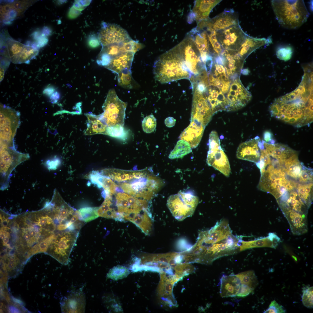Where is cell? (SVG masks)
<instances>
[{
  "label": "cell",
  "mask_w": 313,
  "mask_h": 313,
  "mask_svg": "<svg viewBox=\"0 0 313 313\" xmlns=\"http://www.w3.org/2000/svg\"><path fill=\"white\" fill-rule=\"evenodd\" d=\"M248 35L239 24L216 31L217 40L223 50L238 51Z\"/></svg>",
  "instance_id": "cell-13"
},
{
  "label": "cell",
  "mask_w": 313,
  "mask_h": 313,
  "mask_svg": "<svg viewBox=\"0 0 313 313\" xmlns=\"http://www.w3.org/2000/svg\"><path fill=\"white\" fill-rule=\"evenodd\" d=\"M129 273L130 271L127 267L117 265L109 270L107 274V277L108 279L117 281L126 277Z\"/></svg>",
  "instance_id": "cell-37"
},
{
  "label": "cell",
  "mask_w": 313,
  "mask_h": 313,
  "mask_svg": "<svg viewBox=\"0 0 313 313\" xmlns=\"http://www.w3.org/2000/svg\"><path fill=\"white\" fill-rule=\"evenodd\" d=\"M195 14L192 11L189 14L188 16V22L189 23H191L194 20H195Z\"/></svg>",
  "instance_id": "cell-59"
},
{
  "label": "cell",
  "mask_w": 313,
  "mask_h": 313,
  "mask_svg": "<svg viewBox=\"0 0 313 313\" xmlns=\"http://www.w3.org/2000/svg\"><path fill=\"white\" fill-rule=\"evenodd\" d=\"M20 113L9 106L0 105L1 143L14 144L13 139L20 124Z\"/></svg>",
  "instance_id": "cell-9"
},
{
  "label": "cell",
  "mask_w": 313,
  "mask_h": 313,
  "mask_svg": "<svg viewBox=\"0 0 313 313\" xmlns=\"http://www.w3.org/2000/svg\"><path fill=\"white\" fill-rule=\"evenodd\" d=\"M205 127L195 120H190V124L181 132L179 139L188 142L192 148H196L200 143Z\"/></svg>",
  "instance_id": "cell-19"
},
{
  "label": "cell",
  "mask_w": 313,
  "mask_h": 313,
  "mask_svg": "<svg viewBox=\"0 0 313 313\" xmlns=\"http://www.w3.org/2000/svg\"><path fill=\"white\" fill-rule=\"evenodd\" d=\"M186 66L191 74L198 75L204 69L205 64L193 39L188 34L178 45Z\"/></svg>",
  "instance_id": "cell-10"
},
{
  "label": "cell",
  "mask_w": 313,
  "mask_h": 313,
  "mask_svg": "<svg viewBox=\"0 0 313 313\" xmlns=\"http://www.w3.org/2000/svg\"><path fill=\"white\" fill-rule=\"evenodd\" d=\"M187 34L193 39L199 52L201 60L205 64L207 61L211 56L206 31L196 27L192 29Z\"/></svg>",
  "instance_id": "cell-20"
},
{
  "label": "cell",
  "mask_w": 313,
  "mask_h": 313,
  "mask_svg": "<svg viewBox=\"0 0 313 313\" xmlns=\"http://www.w3.org/2000/svg\"><path fill=\"white\" fill-rule=\"evenodd\" d=\"M302 301L305 307L312 308L313 307V287H305L303 290Z\"/></svg>",
  "instance_id": "cell-43"
},
{
  "label": "cell",
  "mask_w": 313,
  "mask_h": 313,
  "mask_svg": "<svg viewBox=\"0 0 313 313\" xmlns=\"http://www.w3.org/2000/svg\"><path fill=\"white\" fill-rule=\"evenodd\" d=\"M192 152V148L187 141L179 140L170 152L169 158L170 159L182 158Z\"/></svg>",
  "instance_id": "cell-34"
},
{
  "label": "cell",
  "mask_w": 313,
  "mask_h": 313,
  "mask_svg": "<svg viewBox=\"0 0 313 313\" xmlns=\"http://www.w3.org/2000/svg\"><path fill=\"white\" fill-rule=\"evenodd\" d=\"M0 58V67L3 68L6 71L10 64V61L2 56H1Z\"/></svg>",
  "instance_id": "cell-53"
},
{
  "label": "cell",
  "mask_w": 313,
  "mask_h": 313,
  "mask_svg": "<svg viewBox=\"0 0 313 313\" xmlns=\"http://www.w3.org/2000/svg\"><path fill=\"white\" fill-rule=\"evenodd\" d=\"M41 36V31L39 30H37L34 31L31 34V37L35 41H37Z\"/></svg>",
  "instance_id": "cell-58"
},
{
  "label": "cell",
  "mask_w": 313,
  "mask_h": 313,
  "mask_svg": "<svg viewBox=\"0 0 313 313\" xmlns=\"http://www.w3.org/2000/svg\"><path fill=\"white\" fill-rule=\"evenodd\" d=\"M312 169L307 168L303 165L300 176L299 178V181L303 184L312 183Z\"/></svg>",
  "instance_id": "cell-45"
},
{
  "label": "cell",
  "mask_w": 313,
  "mask_h": 313,
  "mask_svg": "<svg viewBox=\"0 0 313 313\" xmlns=\"http://www.w3.org/2000/svg\"><path fill=\"white\" fill-rule=\"evenodd\" d=\"M38 244L40 252H47L48 248L49 245L46 239L43 240L42 241L40 242Z\"/></svg>",
  "instance_id": "cell-52"
},
{
  "label": "cell",
  "mask_w": 313,
  "mask_h": 313,
  "mask_svg": "<svg viewBox=\"0 0 313 313\" xmlns=\"http://www.w3.org/2000/svg\"><path fill=\"white\" fill-rule=\"evenodd\" d=\"M303 165L299 161L298 153L296 152L286 159L282 166L287 175L297 179L300 176Z\"/></svg>",
  "instance_id": "cell-32"
},
{
  "label": "cell",
  "mask_w": 313,
  "mask_h": 313,
  "mask_svg": "<svg viewBox=\"0 0 313 313\" xmlns=\"http://www.w3.org/2000/svg\"><path fill=\"white\" fill-rule=\"evenodd\" d=\"M254 290L249 286L243 284H241V288L237 296L239 297H244L252 293Z\"/></svg>",
  "instance_id": "cell-47"
},
{
  "label": "cell",
  "mask_w": 313,
  "mask_h": 313,
  "mask_svg": "<svg viewBox=\"0 0 313 313\" xmlns=\"http://www.w3.org/2000/svg\"><path fill=\"white\" fill-rule=\"evenodd\" d=\"M135 53L128 52L112 59L105 68L117 74L123 70L131 69Z\"/></svg>",
  "instance_id": "cell-28"
},
{
  "label": "cell",
  "mask_w": 313,
  "mask_h": 313,
  "mask_svg": "<svg viewBox=\"0 0 313 313\" xmlns=\"http://www.w3.org/2000/svg\"><path fill=\"white\" fill-rule=\"evenodd\" d=\"M263 138L266 142L269 144H274L275 141L273 138V135L270 131L266 130L263 133Z\"/></svg>",
  "instance_id": "cell-48"
},
{
  "label": "cell",
  "mask_w": 313,
  "mask_h": 313,
  "mask_svg": "<svg viewBox=\"0 0 313 313\" xmlns=\"http://www.w3.org/2000/svg\"><path fill=\"white\" fill-rule=\"evenodd\" d=\"M35 1H17L11 3L13 8L18 12L19 16L22 14Z\"/></svg>",
  "instance_id": "cell-42"
},
{
  "label": "cell",
  "mask_w": 313,
  "mask_h": 313,
  "mask_svg": "<svg viewBox=\"0 0 313 313\" xmlns=\"http://www.w3.org/2000/svg\"><path fill=\"white\" fill-rule=\"evenodd\" d=\"M209 149L207 163L225 176L228 177L231 173L230 164L228 157L222 149L217 132L212 131L209 135Z\"/></svg>",
  "instance_id": "cell-8"
},
{
  "label": "cell",
  "mask_w": 313,
  "mask_h": 313,
  "mask_svg": "<svg viewBox=\"0 0 313 313\" xmlns=\"http://www.w3.org/2000/svg\"><path fill=\"white\" fill-rule=\"evenodd\" d=\"M196 27L205 30L207 33L210 55L213 58L220 55L223 49L217 40L216 31L211 26L210 19L199 22Z\"/></svg>",
  "instance_id": "cell-23"
},
{
  "label": "cell",
  "mask_w": 313,
  "mask_h": 313,
  "mask_svg": "<svg viewBox=\"0 0 313 313\" xmlns=\"http://www.w3.org/2000/svg\"><path fill=\"white\" fill-rule=\"evenodd\" d=\"M98 39L103 46L132 40L127 31L119 26L105 22L99 32Z\"/></svg>",
  "instance_id": "cell-14"
},
{
  "label": "cell",
  "mask_w": 313,
  "mask_h": 313,
  "mask_svg": "<svg viewBox=\"0 0 313 313\" xmlns=\"http://www.w3.org/2000/svg\"><path fill=\"white\" fill-rule=\"evenodd\" d=\"M285 312L282 305H279L275 300H274L271 302L268 308L264 313H285Z\"/></svg>",
  "instance_id": "cell-46"
},
{
  "label": "cell",
  "mask_w": 313,
  "mask_h": 313,
  "mask_svg": "<svg viewBox=\"0 0 313 313\" xmlns=\"http://www.w3.org/2000/svg\"><path fill=\"white\" fill-rule=\"evenodd\" d=\"M176 120L173 117H168L165 120V124L166 126L169 128L173 127L175 125Z\"/></svg>",
  "instance_id": "cell-54"
},
{
  "label": "cell",
  "mask_w": 313,
  "mask_h": 313,
  "mask_svg": "<svg viewBox=\"0 0 313 313\" xmlns=\"http://www.w3.org/2000/svg\"><path fill=\"white\" fill-rule=\"evenodd\" d=\"M210 21L212 28L216 31L239 24L238 15L233 9L225 10Z\"/></svg>",
  "instance_id": "cell-21"
},
{
  "label": "cell",
  "mask_w": 313,
  "mask_h": 313,
  "mask_svg": "<svg viewBox=\"0 0 313 313\" xmlns=\"http://www.w3.org/2000/svg\"><path fill=\"white\" fill-rule=\"evenodd\" d=\"M5 70L2 68L0 67V82L3 80Z\"/></svg>",
  "instance_id": "cell-60"
},
{
  "label": "cell",
  "mask_w": 313,
  "mask_h": 313,
  "mask_svg": "<svg viewBox=\"0 0 313 313\" xmlns=\"http://www.w3.org/2000/svg\"><path fill=\"white\" fill-rule=\"evenodd\" d=\"M142 46L138 41L132 39L126 43L113 44L103 46L97 62L99 65L105 67L115 57L128 52L135 53L141 48Z\"/></svg>",
  "instance_id": "cell-12"
},
{
  "label": "cell",
  "mask_w": 313,
  "mask_h": 313,
  "mask_svg": "<svg viewBox=\"0 0 313 313\" xmlns=\"http://www.w3.org/2000/svg\"><path fill=\"white\" fill-rule=\"evenodd\" d=\"M99 207H85L78 210L82 220L85 223L98 218Z\"/></svg>",
  "instance_id": "cell-38"
},
{
  "label": "cell",
  "mask_w": 313,
  "mask_h": 313,
  "mask_svg": "<svg viewBox=\"0 0 313 313\" xmlns=\"http://www.w3.org/2000/svg\"><path fill=\"white\" fill-rule=\"evenodd\" d=\"M10 61L16 64H29L33 59L34 51L32 47L14 40L10 37L6 40Z\"/></svg>",
  "instance_id": "cell-16"
},
{
  "label": "cell",
  "mask_w": 313,
  "mask_h": 313,
  "mask_svg": "<svg viewBox=\"0 0 313 313\" xmlns=\"http://www.w3.org/2000/svg\"><path fill=\"white\" fill-rule=\"evenodd\" d=\"M293 50L290 45H284L279 46L276 52L277 57L279 59L287 61L291 58Z\"/></svg>",
  "instance_id": "cell-39"
},
{
  "label": "cell",
  "mask_w": 313,
  "mask_h": 313,
  "mask_svg": "<svg viewBox=\"0 0 313 313\" xmlns=\"http://www.w3.org/2000/svg\"><path fill=\"white\" fill-rule=\"evenodd\" d=\"M85 305L84 294L79 289L64 298L61 303L62 312L64 313H84Z\"/></svg>",
  "instance_id": "cell-18"
},
{
  "label": "cell",
  "mask_w": 313,
  "mask_h": 313,
  "mask_svg": "<svg viewBox=\"0 0 313 313\" xmlns=\"http://www.w3.org/2000/svg\"><path fill=\"white\" fill-rule=\"evenodd\" d=\"M127 105V103L119 98L115 90L111 89L102 106L103 112L97 116L108 127L123 126Z\"/></svg>",
  "instance_id": "cell-5"
},
{
  "label": "cell",
  "mask_w": 313,
  "mask_h": 313,
  "mask_svg": "<svg viewBox=\"0 0 313 313\" xmlns=\"http://www.w3.org/2000/svg\"><path fill=\"white\" fill-rule=\"evenodd\" d=\"M29 155L19 152L14 147H0V188L2 190L9 185L11 173L21 163L29 158Z\"/></svg>",
  "instance_id": "cell-6"
},
{
  "label": "cell",
  "mask_w": 313,
  "mask_h": 313,
  "mask_svg": "<svg viewBox=\"0 0 313 313\" xmlns=\"http://www.w3.org/2000/svg\"><path fill=\"white\" fill-rule=\"evenodd\" d=\"M3 244L4 246H6L9 241V238L7 236H6L3 239Z\"/></svg>",
  "instance_id": "cell-61"
},
{
  "label": "cell",
  "mask_w": 313,
  "mask_h": 313,
  "mask_svg": "<svg viewBox=\"0 0 313 313\" xmlns=\"http://www.w3.org/2000/svg\"><path fill=\"white\" fill-rule=\"evenodd\" d=\"M205 94L214 114L220 111H228V105L226 97L218 88L209 85Z\"/></svg>",
  "instance_id": "cell-22"
},
{
  "label": "cell",
  "mask_w": 313,
  "mask_h": 313,
  "mask_svg": "<svg viewBox=\"0 0 313 313\" xmlns=\"http://www.w3.org/2000/svg\"><path fill=\"white\" fill-rule=\"evenodd\" d=\"M263 145L270 156L278 160L281 164L284 163L286 159L296 152L288 146L282 144H269L264 141Z\"/></svg>",
  "instance_id": "cell-26"
},
{
  "label": "cell",
  "mask_w": 313,
  "mask_h": 313,
  "mask_svg": "<svg viewBox=\"0 0 313 313\" xmlns=\"http://www.w3.org/2000/svg\"><path fill=\"white\" fill-rule=\"evenodd\" d=\"M118 81L119 85L126 89H132L136 85L130 69H126L119 73L118 74Z\"/></svg>",
  "instance_id": "cell-35"
},
{
  "label": "cell",
  "mask_w": 313,
  "mask_h": 313,
  "mask_svg": "<svg viewBox=\"0 0 313 313\" xmlns=\"http://www.w3.org/2000/svg\"><path fill=\"white\" fill-rule=\"evenodd\" d=\"M250 93L242 85L240 81L236 79L230 85L226 97L228 111L238 110L245 106L250 100Z\"/></svg>",
  "instance_id": "cell-15"
},
{
  "label": "cell",
  "mask_w": 313,
  "mask_h": 313,
  "mask_svg": "<svg viewBox=\"0 0 313 313\" xmlns=\"http://www.w3.org/2000/svg\"><path fill=\"white\" fill-rule=\"evenodd\" d=\"M241 240L234 235L228 221L223 219L200 234L196 246V261L210 264L220 257L240 251Z\"/></svg>",
  "instance_id": "cell-2"
},
{
  "label": "cell",
  "mask_w": 313,
  "mask_h": 313,
  "mask_svg": "<svg viewBox=\"0 0 313 313\" xmlns=\"http://www.w3.org/2000/svg\"><path fill=\"white\" fill-rule=\"evenodd\" d=\"M85 115L88 118V123L87 129L85 132V135L105 134L108 126L100 120L97 116L90 114Z\"/></svg>",
  "instance_id": "cell-33"
},
{
  "label": "cell",
  "mask_w": 313,
  "mask_h": 313,
  "mask_svg": "<svg viewBox=\"0 0 313 313\" xmlns=\"http://www.w3.org/2000/svg\"><path fill=\"white\" fill-rule=\"evenodd\" d=\"M271 2L276 19L284 28H298L306 21L309 17L303 0H273Z\"/></svg>",
  "instance_id": "cell-4"
},
{
  "label": "cell",
  "mask_w": 313,
  "mask_h": 313,
  "mask_svg": "<svg viewBox=\"0 0 313 313\" xmlns=\"http://www.w3.org/2000/svg\"><path fill=\"white\" fill-rule=\"evenodd\" d=\"M48 41L46 37L41 36L37 41L36 42L37 47L39 48H42L47 44Z\"/></svg>",
  "instance_id": "cell-49"
},
{
  "label": "cell",
  "mask_w": 313,
  "mask_h": 313,
  "mask_svg": "<svg viewBox=\"0 0 313 313\" xmlns=\"http://www.w3.org/2000/svg\"><path fill=\"white\" fill-rule=\"evenodd\" d=\"M55 90V88L52 86H49L46 87L43 90V93L48 96H50Z\"/></svg>",
  "instance_id": "cell-55"
},
{
  "label": "cell",
  "mask_w": 313,
  "mask_h": 313,
  "mask_svg": "<svg viewBox=\"0 0 313 313\" xmlns=\"http://www.w3.org/2000/svg\"><path fill=\"white\" fill-rule=\"evenodd\" d=\"M153 73L155 79L162 83L188 79L192 74L177 46L161 55L156 61Z\"/></svg>",
  "instance_id": "cell-3"
},
{
  "label": "cell",
  "mask_w": 313,
  "mask_h": 313,
  "mask_svg": "<svg viewBox=\"0 0 313 313\" xmlns=\"http://www.w3.org/2000/svg\"><path fill=\"white\" fill-rule=\"evenodd\" d=\"M149 216L150 213L148 208H144L139 212L130 214L125 217V220L133 223L143 233L147 235L150 228Z\"/></svg>",
  "instance_id": "cell-31"
},
{
  "label": "cell",
  "mask_w": 313,
  "mask_h": 313,
  "mask_svg": "<svg viewBox=\"0 0 313 313\" xmlns=\"http://www.w3.org/2000/svg\"><path fill=\"white\" fill-rule=\"evenodd\" d=\"M48 163L50 169H55L60 164V161L59 159L56 158L51 161H49Z\"/></svg>",
  "instance_id": "cell-51"
},
{
  "label": "cell",
  "mask_w": 313,
  "mask_h": 313,
  "mask_svg": "<svg viewBox=\"0 0 313 313\" xmlns=\"http://www.w3.org/2000/svg\"><path fill=\"white\" fill-rule=\"evenodd\" d=\"M222 0H196L192 12L195 14V20L197 22L208 19L213 8Z\"/></svg>",
  "instance_id": "cell-27"
},
{
  "label": "cell",
  "mask_w": 313,
  "mask_h": 313,
  "mask_svg": "<svg viewBox=\"0 0 313 313\" xmlns=\"http://www.w3.org/2000/svg\"><path fill=\"white\" fill-rule=\"evenodd\" d=\"M18 16L19 14L18 12L12 6V8L8 11L0 14L1 20L6 25H10L12 23V21L15 19Z\"/></svg>",
  "instance_id": "cell-44"
},
{
  "label": "cell",
  "mask_w": 313,
  "mask_h": 313,
  "mask_svg": "<svg viewBox=\"0 0 313 313\" xmlns=\"http://www.w3.org/2000/svg\"><path fill=\"white\" fill-rule=\"evenodd\" d=\"M198 203L196 196L190 192H181L170 196L167 205L173 216L182 220L192 215Z\"/></svg>",
  "instance_id": "cell-7"
},
{
  "label": "cell",
  "mask_w": 313,
  "mask_h": 313,
  "mask_svg": "<svg viewBox=\"0 0 313 313\" xmlns=\"http://www.w3.org/2000/svg\"><path fill=\"white\" fill-rule=\"evenodd\" d=\"M60 94L58 91H55L50 96V100L52 103H56L59 99Z\"/></svg>",
  "instance_id": "cell-56"
},
{
  "label": "cell",
  "mask_w": 313,
  "mask_h": 313,
  "mask_svg": "<svg viewBox=\"0 0 313 313\" xmlns=\"http://www.w3.org/2000/svg\"><path fill=\"white\" fill-rule=\"evenodd\" d=\"M100 41L99 39L96 37H92L89 40L88 44L89 46L92 48H96L99 46Z\"/></svg>",
  "instance_id": "cell-50"
},
{
  "label": "cell",
  "mask_w": 313,
  "mask_h": 313,
  "mask_svg": "<svg viewBox=\"0 0 313 313\" xmlns=\"http://www.w3.org/2000/svg\"><path fill=\"white\" fill-rule=\"evenodd\" d=\"M220 56L228 77L235 74L236 71L243 65V59L237 51L224 50Z\"/></svg>",
  "instance_id": "cell-24"
},
{
  "label": "cell",
  "mask_w": 313,
  "mask_h": 313,
  "mask_svg": "<svg viewBox=\"0 0 313 313\" xmlns=\"http://www.w3.org/2000/svg\"><path fill=\"white\" fill-rule=\"evenodd\" d=\"M193 88L190 120H195L206 127L214 114L207 99L205 91L201 92L193 87Z\"/></svg>",
  "instance_id": "cell-11"
},
{
  "label": "cell",
  "mask_w": 313,
  "mask_h": 313,
  "mask_svg": "<svg viewBox=\"0 0 313 313\" xmlns=\"http://www.w3.org/2000/svg\"><path fill=\"white\" fill-rule=\"evenodd\" d=\"M156 125V120L152 114L145 117L142 121V127L143 130L148 133L153 132Z\"/></svg>",
  "instance_id": "cell-41"
},
{
  "label": "cell",
  "mask_w": 313,
  "mask_h": 313,
  "mask_svg": "<svg viewBox=\"0 0 313 313\" xmlns=\"http://www.w3.org/2000/svg\"><path fill=\"white\" fill-rule=\"evenodd\" d=\"M304 77L299 87L280 97L271 105V116L296 127L309 125L313 121L312 86L306 87Z\"/></svg>",
  "instance_id": "cell-1"
},
{
  "label": "cell",
  "mask_w": 313,
  "mask_h": 313,
  "mask_svg": "<svg viewBox=\"0 0 313 313\" xmlns=\"http://www.w3.org/2000/svg\"><path fill=\"white\" fill-rule=\"evenodd\" d=\"M280 239L274 233H270L266 237L253 241H242L240 251L254 248L270 247L276 248L280 242Z\"/></svg>",
  "instance_id": "cell-30"
},
{
  "label": "cell",
  "mask_w": 313,
  "mask_h": 313,
  "mask_svg": "<svg viewBox=\"0 0 313 313\" xmlns=\"http://www.w3.org/2000/svg\"><path fill=\"white\" fill-rule=\"evenodd\" d=\"M41 35L43 36L47 37L49 36L52 34V30L48 26L43 27L41 30Z\"/></svg>",
  "instance_id": "cell-57"
},
{
  "label": "cell",
  "mask_w": 313,
  "mask_h": 313,
  "mask_svg": "<svg viewBox=\"0 0 313 313\" xmlns=\"http://www.w3.org/2000/svg\"><path fill=\"white\" fill-rule=\"evenodd\" d=\"M260 140L259 137L256 136L240 144L237 150V157L239 159L257 163L260 156V149L259 145Z\"/></svg>",
  "instance_id": "cell-17"
},
{
  "label": "cell",
  "mask_w": 313,
  "mask_h": 313,
  "mask_svg": "<svg viewBox=\"0 0 313 313\" xmlns=\"http://www.w3.org/2000/svg\"><path fill=\"white\" fill-rule=\"evenodd\" d=\"M236 276L241 284L246 285L254 290L258 284V281L255 273L253 270H249L241 272Z\"/></svg>",
  "instance_id": "cell-36"
},
{
  "label": "cell",
  "mask_w": 313,
  "mask_h": 313,
  "mask_svg": "<svg viewBox=\"0 0 313 313\" xmlns=\"http://www.w3.org/2000/svg\"><path fill=\"white\" fill-rule=\"evenodd\" d=\"M220 294L221 297H233L237 296L241 283L236 275H223L220 281Z\"/></svg>",
  "instance_id": "cell-25"
},
{
  "label": "cell",
  "mask_w": 313,
  "mask_h": 313,
  "mask_svg": "<svg viewBox=\"0 0 313 313\" xmlns=\"http://www.w3.org/2000/svg\"><path fill=\"white\" fill-rule=\"evenodd\" d=\"M270 38H256L247 36L241 48L238 51L239 56L243 60L248 55L256 49L270 43Z\"/></svg>",
  "instance_id": "cell-29"
},
{
  "label": "cell",
  "mask_w": 313,
  "mask_h": 313,
  "mask_svg": "<svg viewBox=\"0 0 313 313\" xmlns=\"http://www.w3.org/2000/svg\"><path fill=\"white\" fill-rule=\"evenodd\" d=\"M105 134L117 138L123 139L126 134L123 126L117 125L107 127Z\"/></svg>",
  "instance_id": "cell-40"
}]
</instances>
